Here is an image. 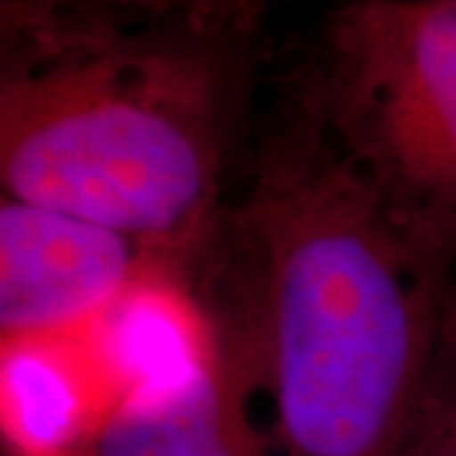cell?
Instances as JSON below:
<instances>
[{
    "instance_id": "obj_8",
    "label": "cell",
    "mask_w": 456,
    "mask_h": 456,
    "mask_svg": "<svg viewBox=\"0 0 456 456\" xmlns=\"http://www.w3.org/2000/svg\"><path fill=\"white\" fill-rule=\"evenodd\" d=\"M436 373L456 401V279L449 281L444 302H441L439 325V360Z\"/></svg>"
},
{
    "instance_id": "obj_4",
    "label": "cell",
    "mask_w": 456,
    "mask_h": 456,
    "mask_svg": "<svg viewBox=\"0 0 456 456\" xmlns=\"http://www.w3.org/2000/svg\"><path fill=\"white\" fill-rule=\"evenodd\" d=\"M175 274L134 239L79 216L3 196L0 340H69L132 292Z\"/></svg>"
},
{
    "instance_id": "obj_7",
    "label": "cell",
    "mask_w": 456,
    "mask_h": 456,
    "mask_svg": "<svg viewBox=\"0 0 456 456\" xmlns=\"http://www.w3.org/2000/svg\"><path fill=\"white\" fill-rule=\"evenodd\" d=\"M406 456H456V401L439 373L434 378Z\"/></svg>"
},
{
    "instance_id": "obj_2",
    "label": "cell",
    "mask_w": 456,
    "mask_h": 456,
    "mask_svg": "<svg viewBox=\"0 0 456 456\" xmlns=\"http://www.w3.org/2000/svg\"><path fill=\"white\" fill-rule=\"evenodd\" d=\"M256 66L254 5L3 3V196L185 274L228 200Z\"/></svg>"
},
{
    "instance_id": "obj_3",
    "label": "cell",
    "mask_w": 456,
    "mask_h": 456,
    "mask_svg": "<svg viewBox=\"0 0 456 456\" xmlns=\"http://www.w3.org/2000/svg\"><path fill=\"white\" fill-rule=\"evenodd\" d=\"M287 94L395 226L456 261V0L330 11Z\"/></svg>"
},
{
    "instance_id": "obj_5",
    "label": "cell",
    "mask_w": 456,
    "mask_h": 456,
    "mask_svg": "<svg viewBox=\"0 0 456 456\" xmlns=\"http://www.w3.org/2000/svg\"><path fill=\"white\" fill-rule=\"evenodd\" d=\"M233 360L206 332L183 365L117 395L92 456H269Z\"/></svg>"
},
{
    "instance_id": "obj_1",
    "label": "cell",
    "mask_w": 456,
    "mask_h": 456,
    "mask_svg": "<svg viewBox=\"0 0 456 456\" xmlns=\"http://www.w3.org/2000/svg\"><path fill=\"white\" fill-rule=\"evenodd\" d=\"M185 274L281 456H406L452 266L370 193L289 94Z\"/></svg>"
},
{
    "instance_id": "obj_6",
    "label": "cell",
    "mask_w": 456,
    "mask_h": 456,
    "mask_svg": "<svg viewBox=\"0 0 456 456\" xmlns=\"http://www.w3.org/2000/svg\"><path fill=\"white\" fill-rule=\"evenodd\" d=\"M114 403L69 340L3 345V436L11 456H92Z\"/></svg>"
}]
</instances>
